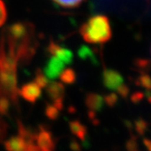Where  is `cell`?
I'll use <instances>...</instances> for the list:
<instances>
[{
    "label": "cell",
    "instance_id": "obj_5",
    "mask_svg": "<svg viewBox=\"0 0 151 151\" xmlns=\"http://www.w3.org/2000/svg\"><path fill=\"white\" fill-rule=\"evenodd\" d=\"M104 98L99 94L90 93L86 98V106L92 112L96 113V111H101L104 107Z\"/></svg>",
    "mask_w": 151,
    "mask_h": 151
},
{
    "label": "cell",
    "instance_id": "obj_3",
    "mask_svg": "<svg viewBox=\"0 0 151 151\" xmlns=\"http://www.w3.org/2000/svg\"><path fill=\"white\" fill-rule=\"evenodd\" d=\"M103 84L105 88L109 90H116L123 84L124 78L122 75L114 69H105L103 71Z\"/></svg>",
    "mask_w": 151,
    "mask_h": 151
},
{
    "label": "cell",
    "instance_id": "obj_15",
    "mask_svg": "<svg viewBox=\"0 0 151 151\" xmlns=\"http://www.w3.org/2000/svg\"><path fill=\"white\" fill-rule=\"evenodd\" d=\"M116 92H117V94H116L117 96H121L122 99H127L129 95V92H130V88H129L128 86L122 84L120 87H118L116 88Z\"/></svg>",
    "mask_w": 151,
    "mask_h": 151
},
{
    "label": "cell",
    "instance_id": "obj_20",
    "mask_svg": "<svg viewBox=\"0 0 151 151\" xmlns=\"http://www.w3.org/2000/svg\"><path fill=\"white\" fill-rule=\"evenodd\" d=\"M0 135H1V126H0Z\"/></svg>",
    "mask_w": 151,
    "mask_h": 151
},
{
    "label": "cell",
    "instance_id": "obj_9",
    "mask_svg": "<svg viewBox=\"0 0 151 151\" xmlns=\"http://www.w3.org/2000/svg\"><path fill=\"white\" fill-rule=\"evenodd\" d=\"M134 128H135V130H136V132L137 133L138 136H143L147 130L148 124L145 119H143V118H141V117H139L134 123Z\"/></svg>",
    "mask_w": 151,
    "mask_h": 151
},
{
    "label": "cell",
    "instance_id": "obj_14",
    "mask_svg": "<svg viewBox=\"0 0 151 151\" xmlns=\"http://www.w3.org/2000/svg\"><path fill=\"white\" fill-rule=\"evenodd\" d=\"M7 17V11L6 7L3 0H0V27H2Z\"/></svg>",
    "mask_w": 151,
    "mask_h": 151
},
{
    "label": "cell",
    "instance_id": "obj_1",
    "mask_svg": "<svg viewBox=\"0 0 151 151\" xmlns=\"http://www.w3.org/2000/svg\"><path fill=\"white\" fill-rule=\"evenodd\" d=\"M82 38L89 44H104L110 40L112 30L109 18L98 15L91 17L80 27Z\"/></svg>",
    "mask_w": 151,
    "mask_h": 151
},
{
    "label": "cell",
    "instance_id": "obj_2",
    "mask_svg": "<svg viewBox=\"0 0 151 151\" xmlns=\"http://www.w3.org/2000/svg\"><path fill=\"white\" fill-rule=\"evenodd\" d=\"M49 52L51 53L52 57L46 66L44 76L47 78L54 79L61 75L66 65L72 62L73 55L70 50L61 47L54 43L49 46Z\"/></svg>",
    "mask_w": 151,
    "mask_h": 151
},
{
    "label": "cell",
    "instance_id": "obj_13",
    "mask_svg": "<svg viewBox=\"0 0 151 151\" xmlns=\"http://www.w3.org/2000/svg\"><path fill=\"white\" fill-rule=\"evenodd\" d=\"M126 148L127 151H139L137 137H135L134 135H131L130 138L126 142Z\"/></svg>",
    "mask_w": 151,
    "mask_h": 151
},
{
    "label": "cell",
    "instance_id": "obj_8",
    "mask_svg": "<svg viewBox=\"0 0 151 151\" xmlns=\"http://www.w3.org/2000/svg\"><path fill=\"white\" fill-rule=\"evenodd\" d=\"M70 129L77 137H78L80 139H84L87 134V128L85 126H83L80 122L78 121H73L70 123Z\"/></svg>",
    "mask_w": 151,
    "mask_h": 151
},
{
    "label": "cell",
    "instance_id": "obj_6",
    "mask_svg": "<svg viewBox=\"0 0 151 151\" xmlns=\"http://www.w3.org/2000/svg\"><path fill=\"white\" fill-rule=\"evenodd\" d=\"M134 68L140 74H147L151 69V61L144 58H137L134 61Z\"/></svg>",
    "mask_w": 151,
    "mask_h": 151
},
{
    "label": "cell",
    "instance_id": "obj_17",
    "mask_svg": "<svg viewBox=\"0 0 151 151\" xmlns=\"http://www.w3.org/2000/svg\"><path fill=\"white\" fill-rule=\"evenodd\" d=\"M143 143L145 145V147H147V149L148 151H151V139H148V138H144L143 140Z\"/></svg>",
    "mask_w": 151,
    "mask_h": 151
},
{
    "label": "cell",
    "instance_id": "obj_12",
    "mask_svg": "<svg viewBox=\"0 0 151 151\" xmlns=\"http://www.w3.org/2000/svg\"><path fill=\"white\" fill-rule=\"evenodd\" d=\"M104 102L109 107H114L118 102V96L116 93H109L104 96Z\"/></svg>",
    "mask_w": 151,
    "mask_h": 151
},
{
    "label": "cell",
    "instance_id": "obj_11",
    "mask_svg": "<svg viewBox=\"0 0 151 151\" xmlns=\"http://www.w3.org/2000/svg\"><path fill=\"white\" fill-rule=\"evenodd\" d=\"M53 1L62 7L73 8L78 6L83 2V0H53Z\"/></svg>",
    "mask_w": 151,
    "mask_h": 151
},
{
    "label": "cell",
    "instance_id": "obj_19",
    "mask_svg": "<svg viewBox=\"0 0 151 151\" xmlns=\"http://www.w3.org/2000/svg\"><path fill=\"white\" fill-rule=\"evenodd\" d=\"M144 95H145V98L147 99V102L149 104H151V90H146Z\"/></svg>",
    "mask_w": 151,
    "mask_h": 151
},
{
    "label": "cell",
    "instance_id": "obj_7",
    "mask_svg": "<svg viewBox=\"0 0 151 151\" xmlns=\"http://www.w3.org/2000/svg\"><path fill=\"white\" fill-rule=\"evenodd\" d=\"M136 86L139 88H142L146 90H151V77L147 74H140L135 80Z\"/></svg>",
    "mask_w": 151,
    "mask_h": 151
},
{
    "label": "cell",
    "instance_id": "obj_4",
    "mask_svg": "<svg viewBox=\"0 0 151 151\" xmlns=\"http://www.w3.org/2000/svg\"><path fill=\"white\" fill-rule=\"evenodd\" d=\"M41 88H42L41 86L37 81H34L25 85L22 88V89H20L19 94L27 101L35 102L39 98Z\"/></svg>",
    "mask_w": 151,
    "mask_h": 151
},
{
    "label": "cell",
    "instance_id": "obj_10",
    "mask_svg": "<svg viewBox=\"0 0 151 151\" xmlns=\"http://www.w3.org/2000/svg\"><path fill=\"white\" fill-rule=\"evenodd\" d=\"M60 78L62 82L67 83V84H72L76 80V74L75 71L71 68L64 69V71L60 75Z\"/></svg>",
    "mask_w": 151,
    "mask_h": 151
},
{
    "label": "cell",
    "instance_id": "obj_18",
    "mask_svg": "<svg viewBox=\"0 0 151 151\" xmlns=\"http://www.w3.org/2000/svg\"><path fill=\"white\" fill-rule=\"evenodd\" d=\"M125 125L127 127V128L128 129L129 131H132V129L134 128V126H133V123L131 121H129V120H126L125 121Z\"/></svg>",
    "mask_w": 151,
    "mask_h": 151
},
{
    "label": "cell",
    "instance_id": "obj_16",
    "mask_svg": "<svg viewBox=\"0 0 151 151\" xmlns=\"http://www.w3.org/2000/svg\"><path fill=\"white\" fill-rule=\"evenodd\" d=\"M145 99V95L142 91H135L131 96H130V100L133 104H139L143 99Z\"/></svg>",
    "mask_w": 151,
    "mask_h": 151
}]
</instances>
